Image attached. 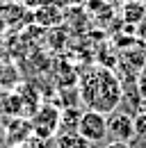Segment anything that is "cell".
<instances>
[{"mask_svg": "<svg viewBox=\"0 0 146 148\" xmlns=\"http://www.w3.org/2000/svg\"><path fill=\"white\" fill-rule=\"evenodd\" d=\"M121 96H123L121 82L107 69H94L89 75L82 77L80 98L89 110H96L101 114H110V112H114L119 107Z\"/></svg>", "mask_w": 146, "mask_h": 148, "instance_id": "cell-1", "label": "cell"}, {"mask_svg": "<svg viewBox=\"0 0 146 148\" xmlns=\"http://www.w3.org/2000/svg\"><path fill=\"white\" fill-rule=\"evenodd\" d=\"M78 134L87 139L89 144H101L107 139V116L96 110L82 112L80 123H78Z\"/></svg>", "mask_w": 146, "mask_h": 148, "instance_id": "cell-2", "label": "cell"}, {"mask_svg": "<svg viewBox=\"0 0 146 148\" xmlns=\"http://www.w3.org/2000/svg\"><path fill=\"white\" fill-rule=\"evenodd\" d=\"M59 116L62 112L53 107V105H43L34 112L32 123V134L34 137H43V139H55V132H59Z\"/></svg>", "mask_w": 146, "mask_h": 148, "instance_id": "cell-3", "label": "cell"}, {"mask_svg": "<svg viewBox=\"0 0 146 148\" xmlns=\"http://www.w3.org/2000/svg\"><path fill=\"white\" fill-rule=\"evenodd\" d=\"M107 134L114 139V141H132L137 134H135V119L132 114L121 110H114L110 112L107 116Z\"/></svg>", "mask_w": 146, "mask_h": 148, "instance_id": "cell-4", "label": "cell"}, {"mask_svg": "<svg viewBox=\"0 0 146 148\" xmlns=\"http://www.w3.org/2000/svg\"><path fill=\"white\" fill-rule=\"evenodd\" d=\"M5 139H7V144L9 148L18 146V144H25L30 137H32V123L30 121H25V119H12L7 125H5Z\"/></svg>", "mask_w": 146, "mask_h": 148, "instance_id": "cell-5", "label": "cell"}, {"mask_svg": "<svg viewBox=\"0 0 146 148\" xmlns=\"http://www.w3.org/2000/svg\"><path fill=\"white\" fill-rule=\"evenodd\" d=\"M55 148H91V144L78 132H59L55 139Z\"/></svg>", "mask_w": 146, "mask_h": 148, "instance_id": "cell-6", "label": "cell"}, {"mask_svg": "<svg viewBox=\"0 0 146 148\" xmlns=\"http://www.w3.org/2000/svg\"><path fill=\"white\" fill-rule=\"evenodd\" d=\"M80 116H82V112H78L75 107H66L62 112V116H59V132H78Z\"/></svg>", "mask_w": 146, "mask_h": 148, "instance_id": "cell-7", "label": "cell"}, {"mask_svg": "<svg viewBox=\"0 0 146 148\" xmlns=\"http://www.w3.org/2000/svg\"><path fill=\"white\" fill-rule=\"evenodd\" d=\"M53 18L55 21L59 18V9H57L55 5H48V7L36 9V21H39L41 25H53Z\"/></svg>", "mask_w": 146, "mask_h": 148, "instance_id": "cell-8", "label": "cell"}, {"mask_svg": "<svg viewBox=\"0 0 146 148\" xmlns=\"http://www.w3.org/2000/svg\"><path fill=\"white\" fill-rule=\"evenodd\" d=\"M135 134L137 137H144L146 134V114L144 112H135Z\"/></svg>", "mask_w": 146, "mask_h": 148, "instance_id": "cell-9", "label": "cell"}, {"mask_svg": "<svg viewBox=\"0 0 146 148\" xmlns=\"http://www.w3.org/2000/svg\"><path fill=\"white\" fill-rule=\"evenodd\" d=\"M105 148H132V146H130L128 141H114V139H112V141H110Z\"/></svg>", "mask_w": 146, "mask_h": 148, "instance_id": "cell-10", "label": "cell"}, {"mask_svg": "<svg viewBox=\"0 0 146 148\" xmlns=\"http://www.w3.org/2000/svg\"><path fill=\"white\" fill-rule=\"evenodd\" d=\"M14 148H32V146H30V144L25 141V144H18V146H14Z\"/></svg>", "mask_w": 146, "mask_h": 148, "instance_id": "cell-11", "label": "cell"}]
</instances>
